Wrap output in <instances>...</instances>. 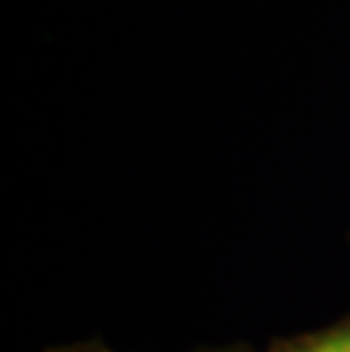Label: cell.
I'll use <instances>...</instances> for the list:
<instances>
[{"label":"cell","instance_id":"7a4b0ae2","mask_svg":"<svg viewBox=\"0 0 350 352\" xmlns=\"http://www.w3.org/2000/svg\"><path fill=\"white\" fill-rule=\"evenodd\" d=\"M46 352H114V350L107 348L100 341H85V343H69V346L50 348Z\"/></svg>","mask_w":350,"mask_h":352},{"label":"cell","instance_id":"6da1fadb","mask_svg":"<svg viewBox=\"0 0 350 352\" xmlns=\"http://www.w3.org/2000/svg\"><path fill=\"white\" fill-rule=\"evenodd\" d=\"M266 352H350V314L316 332L275 339Z\"/></svg>","mask_w":350,"mask_h":352},{"label":"cell","instance_id":"3957f363","mask_svg":"<svg viewBox=\"0 0 350 352\" xmlns=\"http://www.w3.org/2000/svg\"><path fill=\"white\" fill-rule=\"evenodd\" d=\"M205 352H252L250 348L237 346V348H223V350H205Z\"/></svg>","mask_w":350,"mask_h":352}]
</instances>
